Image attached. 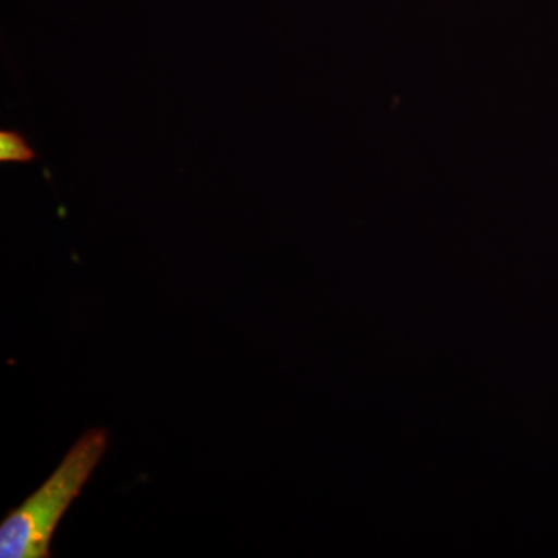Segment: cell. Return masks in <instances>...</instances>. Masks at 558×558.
Returning a JSON list of instances; mask_svg holds the SVG:
<instances>
[{
	"label": "cell",
	"mask_w": 558,
	"mask_h": 558,
	"mask_svg": "<svg viewBox=\"0 0 558 558\" xmlns=\"http://www.w3.org/2000/svg\"><path fill=\"white\" fill-rule=\"evenodd\" d=\"M108 432L92 428L68 451L43 486L0 524V557L49 558L54 531L108 450Z\"/></svg>",
	"instance_id": "1"
},
{
	"label": "cell",
	"mask_w": 558,
	"mask_h": 558,
	"mask_svg": "<svg viewBox=\"0 0 558 558\" xmlns=\"http://www.w3.org/2000/svg\"><path fill=\"white\" fill-rule=\"evenodd\" d=\"M38 159V150L20 130L0 131V161L2 163H33Z\"/></svg>",
	"instance_id": "2"
}]
</instances>
